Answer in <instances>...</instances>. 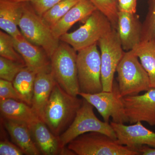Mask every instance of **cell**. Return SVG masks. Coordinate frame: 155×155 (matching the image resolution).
I'll return each instance as SVG.
<instances>
[{"instance_id": "obj_14", "label": "cell", "mask_w": 155, "mask_h": 155, "mask_svg": "<svg viewBox=\"0 0 155 155\" xmlns=\"http://www.w3.org/2000/svg\"><path fill=\"white\" fill-rule=\"evenodd\" d=\"M142 26L136 14L119 11L116 31L124 51H131L139 44Z\"/></svg>"}, {"instance_id": "obj_27", "label": "cell", "mask_w": 155, "mask_h": 155, "mask_svg": "<svg viewBox=\"0 0 155 155\" xmlns=\"http://www.w3.org/2000/svg\"><path fill=\"white\" fill-rule=\"evenodd\" d=\"M5 99H13L23 102L22 97L13 85V82L1 79L0 100Z\"/></svg>"}, {"instance_id": "obj_32", "label": "cell", "mask_w": 155, "mask_h": 155, "mask_svg": "<svg viewBox=\"0 0 155 155\" xmlns=\"http://www.w3.org/2000/svg\"><path fill=\"white\" fill-rule=\"evenodd\" d=\"M136 150L139 153L140 155H155V148L147 146H143L136 149Z\"/></svg>"}, {"instance_id": "obj_15", "label": "cell", "mask_w": 155, "mask_h": 155, "mask_svg": "<svg viewBox=\"0 0 155 155\" xmlns=\"http://www.w3.org/2000/svg\"><path fill=\"white\" fill-rule=\"evenodd\" d=\"M56 82L51 70L37 73L31 107L39 118L44 122L45 109Z\"/></svg>"}, {"instance_id": "obj_8", "label": "cell", "mask_w": 155, "mask_h": 155, "mask_svg": "<svg viewBox=\"0 0 155 155\" xmlns=\"http://www.w3.org/2000/svg\"><path fill=\"white\" fill-rule=\"evenodd\" d=\"M97 45L77 52L78 78L80 93L93 94L103 91L101 52Z\"/></svg>"}, {"instance_id": "obj_9", "label": "cell", "mask_w": 155, "mask_h": 155, "mask_svg": "<svg viewBox=\"0 0 155 155\" xmlns=\"http://www.w3.org/2000/svg\"><path fill=\"white\" fill-rule=\"evenodd\" d=\"M78 95L97 109L105 122L109 123L111 118L112 122L115 123L125 124L129 122L125 112L123 97L120 94L116 81H114L111 91H103L93 94L79 93Z\"/></svg>"}, {"instance_id": "obj_31", "label": "cell", "mask_w": 155, "mask_h": 155, "mask_svg": "<svg viewBox=\"0 0 155 155\" xmlns=\"http://www.w3.org/2000/svg\"><path fill=\"white\" fill-rule=\"evenodd\" d=\"M120 12L130 14L136 13L137 0H116Z\"/></svg>"}, {"instance_id": "obj_17", "label": "cell", "mask_w": 155, "mask_h": 155, "mask_svg": "<svg viewBox=\"0 0 155 155\" xmlns=\"http://www.w3.org/2000/svg\"><path fill=\"white\" fill-rule=\"evenodd\" d=\"M97 10L96 7L89 0H80L52 27L53 33L60 39L74 24L79 21H85Z\"/></svg>"}, {"instance_id": "obj_24", "label": "cell", "mask_w": 155, "mask_h": 155, "mask_svg": "<svg viewBox=\"0 0 155 155\" xmlns=\"http://www.w3.org/2000/svg\"><path fill=\"white\" fill-rule=\"evenodd\" d=\"M0 56L25 64L22 56L15 49L13 37L3 31H0Z\"/></svg>"}, {"instance_id": "obj_16", "label": "cell", "mask_w": 155, "mask_h": 155, "mask_svg": "<svg viewBox=\"0 0 155 155\" xmlns=\"http://www.w3.org/2000/svg\"><path fill=\"white\" fill-rule=\"evenodd\" d=\"M31 137L41 154L61 155L63 148L59 136L50 130L41 119L28 124Z\"/></svg>"}, {"instance_id": "obj_6", "label": "cell", "mask_w": 155, "mask_h": 155, "mask_svg": "<svg viewBox=\"0 0 155 155\" xmlns=\"http://www.w3.org/2000/svg\"><path fill=\"white\" fill-rule=\"evenodd\" d=\"M84 21V24L77 30L67 32L60 38L61 41L68 44L77 52L97 44L101 38L114 28L109 19L98 10L93 12Z\"/></svg>"}, {"instance_id": "obj_28", "label": "cell", "mask_w": 155, "mask_h": 155, "mask_svg": "<svg viewBox=\"0 0 155 155\" xmlns=\"http://www.w3.org/2000/svg\"><path fill=\"white\" fill-rule=\"evenodd\" d=\"M148 11L144 23L142 32L149 34L155 39V0H148Z\"/></svg>"}, {"instance_id": "obj_20", "label": "cell", "mask_w": 155, "mask_h": 155, "mask_svg": "<svg viewBox=\"0 0 155 155\" xmlns=\"http://www.w3.org/2000/svg\"><path fill=\"white\" fill-rule=\"evenodd\" d=\"M0 111L4 119L20 121L28 124L40 119L31 106L17 100H0Z\"/></svg>"}, {"instance_id": "obj_13", "label": "cell", "mask_w": 155, "mask_h": 155, "mask_svg": "<svg viewBox=\"0 0 155 155\" xmlns=\"http://www.w3.org/2000/svg\"><path fill=\"white\" fill-rule=\"evenodd\" d=\"M13 38L15 49L26 67L36 73L51 70L50 58L42 48L28 41L22 34Z\"/></svg>"}, {"instance_id": "obj_23", "label": "cell", "mask_w": 155, "mask_h": 155, "mask_svg": "<svg viewBox=\"0 0 155 155\" xmlns=\"http://www.w3.org/2000/svg\"><path fill=\"white\" fill-rule=\"evenodd\" d=\"M80 0H62L42 15L44 22L51 28Z\"/></svg>"}, {"instance_id": "obj_29", "label": "cell", "mask_w": 155, "mask_h": 155, "mask_svg": "<svg viewBox=\"0 0 155 155\" xmlns=\"http://www.w3.org/2000/svg\"><path fill=\"white\" fill-rule=\"evenodd\" d=\"M62 0H31L29 2L37 14L42 17L44 14Z\"/></svg>"}, {"instance_id": "obj_19", "label": "cell", "mask_w": 155, "mask_h": 155, "mask_svg": "<svg viewBox=\"0 0 155 155\" xmlns=\"http://www.w3.org/2000/svg\"><path fill=\"white\" fill-rule=\"evenodd\" d=\"M23 2L0 0V28L13 37L22 34L18 29L22 15Z\"/></svg>"}, {"instance_id": "obj_33", "label": "cell", "mask_w": 155, "mask_h": 155, "mask_svg": "<svg viewBox=\"0 0 155 155\" xmlns=\"http://www.w3.org/2000/svg\"><path fill=\"white\" fill-rule=\"evenodd\" d=\"M9 1H13V2H29L31 0H9Z\"/></svg>"}, {"instance_id": "obj_7", "label": "cell", "mask_w": 155, "mask_h": 155, "mask_svg": "<svg viewBox=\"0 0 155 155\" xmlns=\"http://www.w3.org/2000/svg\"><path fill=\"white\" fill-rule=\"evenodd\" d=\"M94 106L83 98L81 107L77 111L71 125L59 136L61 147L67 144L78 137L91 132H98L116 140L115 131L110 123L101 121L94 112Z\"/></svg>"}, {"instance_id": "obj_11", "label": "cell", "mask_w": 155, "mask_h": 155, "mask_svg": "<svg viewBox=\"0 0 155 155\" xmlns=\"http://www.w3.org/2000/svg\"><path fill=\"white\" fill-rule=\"evenodd\" d=\"M125 112L130 124L146 122L155 126V88L143 94L123 97Z\"/></svg>"}, {"instance_id": "obj_10", "label": "cell", "mask_w": 155, "mask_h": 155, "mask_svg": "<svg viewBox=\"0 0 155 155\" xmlns=\"http://www.w3.org/2000/svg\"><path fill=\"white\" fill-rule=\"evenodd\" d=\"M97 44L101 52L103 91H111L114 84V75L125 51L117 31L114 28L101 38Z\"/></svg>"}, {"instance_id": "obj_21", "label": "cell", "mask_w": 155, "mask_h": 155, "mask_svg": "<svg viewBox=\"0 0 155 155\" xmlns=\"http://www.w3.org/2000/svg\"><path fill=\"white\" fill-rule=\"evenodd\" d=\"M131 51L138 57L147 73L151 88H155V39L142 32L141 41Z\"/></svg>"}, {"instance_id": "obj_5", "label": "cell", "mask_w": 155, "mask_h": 155, "mask_svg": "<svg viewBox=\"0 0 155 155\" xmlns=\"http://www.w3.org/2000/svg\"><path fill=\"white\" fill-rule=\"evenodd\" d=\"M77 155H139V153L116 140L98 132H91L78 137L67 144Z\"/></svg>"}, {"instance_id": "obj_30", "label": "cell", "mask_w": 155, "mask_h": 155, "mask_svg": "<svg viewBox=\"0 0 155 155\" xmlns=\"http://www.w3.org/2000/svg\"><path fill=\"white\" fill-rule=\"evenodd\" d=\"M25 155L19 147L7 139L1 140L0 142V155Z\"/></svg>"}, {"instance_id": "obj_18", "label": "cell", "mask_w": 155, "mask_h": 155, "mask_svg": "<svg viewBox=\"0 0 155 155\" xmlns=\"http://www.w3.org/2000/svg\"><path fill=\"white\" fill-rule=\"evenodd\" d=\"M4 126L15 144L23 151L25 155H39L38 149L31 137L27 123L4 119Z\"/></svg>"}, {"instance_id": "obj_25", "label": "cell", "mask_w": 155, "mask_h": 155, "mask_svg": "<svg viewBox=\"0 0 155 155\" xmlns=\"http://www.w3.org/2000/svg\"><path fill=\"white\" fill-rule=\"evenodd\" d=\"M98 10L109 19L114 29H116L118 23V5L116 0H89Z\"/></svg>"}, {"instance_id": "obj_22", "label": "cell", "mask_w": 155, "mask_h": 155, "mask_svg": "<svg viewBox=\"0 0 155 155\" xmlns=\"http://www.w3.org/2000/svg\"><path fill=\"white\" fill-rule=\"evenodd\" d=\"M36 74V72L25 67L17 74L12 81L23 102L31 106Z\"/></svg>"}, {"instance_id": "obj_1", "label": "cell", "mask_w": 155, "mask_h": 155, "mask_svg": "<svg viewBox=\"0 0 155 155\" xmlns=\"http://www.w3.org/2000/svg\"><path fill=\"white\" fill-rule=\"evenodd\" d=\"M82 102V98L69 94L56 82L45 109V123L59 136L71 125Z\"/></svg>"}, {"instance_id": "obj_4", "label": "cell", "mask_w": 155, "mask_h": 155, "mask_svg": "<svg viewBox=\"0 0 155 155\" xmlns=\"http://www.w3.org/2000/svg\"><path fill=\"white\" fill-rule=\"evenodd\" d=\"M76 52L71 46L61 41L58 49L50 58L51 72L56 82L65 91L73 96H78L80 93Z\"/></svg>"}, {"instance_id": "obj_3", "label": "cell", "mask_w": 155, "mask_h": 155, "mask_svg": "<svg viewBox=\"0 0 155 155\" xmlns=\"http://www.w3.org/2000/svg\"><path fill=\"white\" fill-rule=\"evenodd\" d=\"M116 72L119 91L123 97L139 94L151 88L147 73L131 50L125 52Z\"/></svg>"}, {"instance_id": "obj_2", "label": "cell", "mask_w": 155, "mask_h": 155, "mask_svg": "<svg viewBox=\"0 0 155 155\" xmlns=\"http://www.w3.org/2000/svg\"><path fill=\"white\" fill-rule=\"evenodd\" d=\"M18 26L23 36L33 44L41 47L50 58L58 49L60 40L51 28L37 14L29 2H23V10Z\"/></svg>"}, {"instance_id": "obj_26", "label": "cell", "mask_w": 155, "mask_h": 155, "mask_svg": "<svg viewBox=\"0 0 155 155\" xmlns=\"http://www.w3.org/2000/svg\"><path fill=\"white\" fill-rule=\"evenodd\" d=\"M25 67V64L0 56V78L12 82L17 74Z\"/></svg>"}, {"instance_id": "obj_12", "label": "cell", "mask_w": 155, "mask_h": 155, "mask_svg": "<svg viewBox=\"0 0 155 155\" xmlns=\"http://www.w3.org/2000/svg\"><path fill=\"white\" fill-rule=\"evenodd\" d=\"M110 124L116 133V141L119 144L135 150L137 148L143 146L155 148V132L143 126L142 122L129 125L113 122Z\"/></svg>"}]
</instances>
